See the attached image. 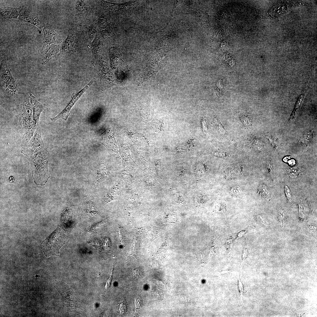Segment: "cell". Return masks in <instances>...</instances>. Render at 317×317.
Returning a JSON list of instances; mask_svg holds the SVG:
<instances>
[{"label":"cell","mask_w":317,"mask_h":317,"mask_svg":"<svg viewBox=\"0 0 317 317\" xmlns=\"http://www.w3.org/2000/svg\"><path fill=\"white\" fill-rule=\"evenodd\" d=\"M154 128L158 131L161 130L162 127V124L159 121H155L154 123Z\"/></svg>","instance_id":"32"},{"label":"cell","mask_w":317,"mask_h":317,"mask_svg":"<svg viewBox=\"0 0 317 317\" xmlns=\"http://www.w3.org/2000/svg\"><path fill=\"white\" fill-rule=\"evenodd\" d=\"M59 50V47L58 45L45 41L41 51V64H46L50 60L56 55Z\"/></svg>","instance_id":"9"},{"label":"cell","mask_w":317,"mask_h":317,"mask_svg":"<svg viewBox=\"0 0 317 317\" xmlns=\"http://www.w3.org/2000/svg\"><path fill=\"white\" fill-rule=\"evenodd\" d=\"M32 107L29 99L24 101L21 107L19 120L20 130L22 133L24 147H26L33 136L32 124Z\"/></svg>","instance_id":"2"},{"label":"cell","mask_w":317,"mask_h":317,"mask_svg":"<svg viewBox=\"0 0 317 317\" xmlns=\"http://www.w3.org/2000/svg\"><path fill=\"white\" fill-rule=\"evenodd\" d=\"M235 117L240 126L244 128L254 127L260 122L258 116L254 114L240 111L237 112Z\"/></svg>","instance_id":"6"},{"label":"cell","mask_w":317,"mask_h":317,"mask_svg":"<svg viewBox=\"0 0 317 317\" xmlns=\"http://www.w3.org/2000/svg\"><path fill=\"white\" fill-rule=\"evenodd\" d=\"M49 153L45 149L29 156L32 169L34 171H47Z\"/></svg>","instance_id":"4"},{"label":"cell","mask_w":317,"mask_h":317,"mask_svg":"<svg viewBox=\"0 0 317 317\" xmlns=\"http://www.w3.org/2000/svg\"><path fill=\"white\" fill-rule=\"evenodd\" d=\"M18 16L20 20L35 25L40 29H43L44 27L40 20L24 8H21L18 9Z\"/></svg>","instance_id":"11"},{"label":"cell","mask_w":317,"mask_h":317,"mask_svg":"<svg viewBox=\"0 0 317 317\" xmlns=\"http://www.w3.org/2000/svg\"><path fill=\"white\" fill-rule=\"evenodd\" d=\"M77 14L80 16H85L88 12V9L84 1H76L75 3Z\"/></svg>","instance_id":"14"},{"label":"cell","mask_w":317,"mask_h":317,"mask_svg":"<svg viewBox=\"0 0 317 317\" xmlns=\"http://www.w3.org/2000/svg\"><path fill=\"white\" fill-rule=\"evenodd\" d=\"M231 272V271L229 270H227L222 271H221L219 272H217V274L218 275H222L225 274L230 273Z\"/></svg>","instance_id":"33"},{"label":"cell","mask_w":317,"mask_h":317,"mask_svg":"<svg viewBox=\"0 0 317 317\" xmlns=\"http://www.w3.org/2000/svg\"><path fill=\"white\" fill-rule=\"evenodd\" d=\"M68 237L66 230L63 226H59L41 244V248L45 256L48 257L52 256H59V250Z\"/></svg>","instance_id":"1"},{"label":"cell","mask_w":317,"mask_h":317,"mask_svg":"<svg viewBox=\"0 0 317 317\" xmlns=\"http://www.w3.org/2000/svg\"><path fill=\"white\" fill-rule=\"evenodd\" d=\"M97 31L95 28L92 25L88 26L86 28L85 34L86 38L89 42L90 43L97 35Z\"/></svg>","instance_id":"15"},{"label":"cell","mask_w":317,"mask_h":317,"mask_svg":"<svg viewBox=\"0 0 317 317\" xmlns=\"http://www.w3.org/2000/svg\"><path fill=\"white\" fill-rule=\"evenodd\" d=\"M259 217L260 218L261 221L262 223H263L264 224V226H265L266 227H268L269 228V223L266 221H265L264 219H263L262 217H261V216H259Z\"/></svg>","instance_id":"34"},{"label":"cell","mask_w":317,"mask_h":317,"mask_svg":"<svg viewBox=\"0 0 317 317\" xmlns=\"http://www.w3.org/2000/svg\"><path fill=\"white\" fill-rule=\"evenodd\" d=\"M77 46V34L74 31L70 30L68 32L65 40L63 43L61 51L66 53L74 52Z\"/></svg>","instance_id":"10"},{"label":"cell","mask_w":317,"mask_h":317,"mask_svg":"<svg viewBox=\"0 0 317 317\" xmlns=\"http://www.w3.org/2000/svg\"><path fill=\"white\" fill-rule=\"evenodd\" d=\"M240 188L237 186L231 187L229 190L230 193L234 195H237L240 194L241 192Z\"/></svg>","instance_id":"20"},{"label":"cell","mask_w":317,"mask_h":317,"mask_svg":"<svg viewBox=\"0 0 317 317\" xmlns=\"http://www.w3.org/2000/svg\"><path fill=\"white\" fill-rule=\"evenodd\" d=\"M95 80V79L92 80L85 87L79 92L73 94L72 95V99L69 103L55 117L50 118L51 121L54 122L59 119H62L65 120H66L70 114V112L72 107L85 91L94 82Z\"/></svg>","instance_id":"7"},{"label":"cell","mask_w":317,"mask_h":317,"mask_svg":"<svg viewBox=\"0 0 317 317\" xmlns=\"http://www.w3.org/2000/svg\"><path fill=\"white\" fill-rule=\"evenodd\" d=\"M141 303V300L140 297H138L136 298L134 302L135 307L136 309L139 308L140 307Z\"/></svg>","instance_id":"27"},{"label":"cell","mask_w":317,"mask_h":317,"mask_svg":"<svg viewBox=\"0 0 317 317\" xmlns=\"http://www.w3.org/2000/svg\"><path fill=\"white\" fill-rule=\"evenodd\" d=\"M88 210L89 213L95 214L97 212L95 205L91 201L87 203Z\"/></svg>","instance_id":"21"},{"label":"cell","mask_w":317,"mask_h":317,"mask_svg":"<svg viewBox=\"0 0 317 317\" xmlns=\"http://www.w3.org/2000/svg\"><path fill=\"white\" fill-rule=\"evenodd\" d=\"M18 16V11L15 8L5 7L1 10L0 18H17Z\"/></svg>","instance_id":"13"},{"label":"cell","mask_w":317,"mask_h":317,"mask_svg":"<svg viewBox=\"0 0 317 317\" xmlns=\"http://www.w3.org/2000/svg\"><path fill=\"white\" fill-rule=\"evenodd\" d=\"M91 49L95 53L98 52L100 50L102 44L101 41L99 37L97 35L90 43Z\"/></svg>","instance_id":"16"},{"label":"cell","mask_w":317,"mask_h":317,"mask_svg":"<svg viewBox=\"0 0 317 317\" xmlns=\"http://www.w3.org/2000/svg\"><path fill=\"white\" fill-rule=\"evenodd\" d=\"M232 237H229L225 243V245L228 251H230L232 248Z\"/></svg>","instance_id":"23"},{"label":"cell","mask_w":317,"mask_h":317,"mask_svg":"<svg viewBox=\"0 0 317 317\" xmlns=\"http://www.w3.org/2000/svg\"><path fill=\"white\" fill-rule=\"evenodd\" d=\"M106 221V220H104L92 225L88 229V232H92L97 230L100 227L104 225Z\"/></svg>","instance_id":"18"},{"label":"cell","mask_w":317,"mask_h":317,"mask_svg":"<svg viewBox=\"0 0 317 317\" xmlns=\"http://www.w3.org/2000/svg\"><path fill=\"white\" fill-rule=\"evenodd\" d=\"M299 172V169L297 167L292 168L289 172L290 176L292 178H296Z\"/></svg>","instance_id":"22"},{"label":"cell","mask_w":317,"mask_h":317,"mask_svg":"<svg viewBox=\"0 0 317 317\" xmlns=\"http://www.w3.org/2000/svg\"><path fill=\"white\" fill-rule=\"evenodd\" d=\"M284 191L286 196L287 199L290 201L291 200V194L289 188L287 186L284 187Z\"/></svg>","instance_id":"25"},{"label":"cell","mask_w":317,"mask_h":317,"mask_svg":"<svg viewBox=\"0 0 317 317\" xmlns=\"http://www.w3.org/2000/svg\"><path fill=\"white\" fill-rule=\"evenodd\" d=\"M24 148V150H23L22 152L28 156L44 149L39 125L28 145Z\"/></svg>","instance_id":"5"},{"label":"cell","mask_w":317,"mask_h":317,"mask_svg":"<svg viewBox=\"0 0 317 317\" xmlns=\"http://www.w3.org/2000/svg\"><path fill=\"white\" fill-rule=\"evenodd\" d=\"M29 98L33 111L32 128L34 133L38 126L40 116L41 112L46 109L45 105L39 102L32 94L29 95Z\"/></svg>","instance_id":"8"},{"label":"cell","mask_w":317,"mask_h":317,"mask_svg":"<svg viewBox=\"0 0 317 317\" xmlns=\"http://www.w3.org/2000/svg\"><path fill=\"white\" fill-rule=\"evenodd\" d=\"M104 19L102 18H100L98 19L97 20V24L98 26L100 28H104L106 26V21Z\"/></svg>","instance_id":"26"},{"label":"cell","mask_w":317,"mask_h":317,"mask_svg":"<svg viewBox=\"0 0 317 317\" xmlns=\"http://www.w3.org/2000/svg\"><path fill=\"white\" fill-rule=\"evenodd\" d=\"M134 276L136 278H140L142 275V272L140 269H136L133 271Z\"/></svg>","instance_id":"28"},{"label":"cell","mask_w":317,"mask_h":317,"mask_svg":"<svg viewBox=\"0 0 317 317\" xmlns=\"http://www.w3.org/2000/svg\"><path fill=\"white\" fill-rule=\"evenodd\" d=\"M1 85L4 90L10 94H15L17 91L16 82L5 61L1 62Z\"/></svg>","instance_id":"3"},{"label":"cell","mask_w":317,"mask_h":317,"mask_svg":"<svg viewBox=\"0 0 317 317\" xmlns=\"http://www.w3.org/2000/svg\"><path fill=\"white\" fill-rule=\"evenodd\" d=\"M284 210H281L279 211L278 218L280 223H282L284 218Z\"/></svg>","instance_id":"30"},{"label":"cell","mask_w":317,"mask_h":317,"mask_svg":"<svg viewBox=\"0 0 317 317\" xmlns=\"http://www.w3.org/2000/svg\"><path fill=\"white\" fill-rule=\"evenodd\" d=\"M246 240L245 245L243 248L242 254V265L245 262L248 255V242L247 239Z\"/></svg>","instance_id":"19"},{"label":"cell","mask_w":317,"mask_h":317,"mask_svg":"<svg viewBox=\"0 0 317 317\" xmlns=\"http://www.w3.org/2000/svg\"><path fill=\"white\" fill-rule=\"evenodd\" d=\"M239 280L238 285L240 292V302L241 303V302H242V294L244 292V291L243 289V285L240 279V277Z\"/></svg>","instance_id":"29"},{"label":"cell","mask_w":317,"mask_h":317,"mask_svg":"<svg viewBox=\"0 0 317 317\" xmlns=\"http://www.w3.org/2000/svg\"><path fill=\"white\" fill-rule=\"evenodd\" d=\"M259 194L265 198H268L269 197L270 194L267 187L264 185H260L258 189Z\"/></svg>","instance_id":"17"},{"label":"cell","mask_w":317,"mask_h":317,"mask_svg":"<svg viewBox=\"0 0 317 317\" xmlns=\"http://www.w3.org/2000/svg\"><path fill=\"white\" fill-rule=\"evenodd\" d=\"M43 31L46 42L55 45L59 44L61 42L62 39L60 36L49 27L44 26Z\"/></svg>","instance_id":"12"},{"label":"cell","mask_w":317,"mask_h":317,"mask_svg":"<svg viewBox=\"0 0 317 317\" xmlns=\"http://www.w3.org/2000/svg\"><path fill=\"white\" fill-rule=\"evenodd\" d=\"M248 230V229L247 228L245 229L244 230L239 232L237 234L236 238L235 241L237 240V239H239V238L241 237L242 236H243V235H244L247 232Z\"/></svg>","instance_id":"31"},{"label":"cell","mask_w":317,"mask_h":317,"mask_svg":"<svg viewBox=\"0 0 317 317\" xmlns=\"http://www.w3.org/2000/svg\"><path fill=\"white\" fill-rule=\"evenodd\" d=\"M120 310L122 314L125 313L126 311L127 304L124 300L122 301L120 304Z\"/></svg>","instance_id":"24"}]
</instances>
